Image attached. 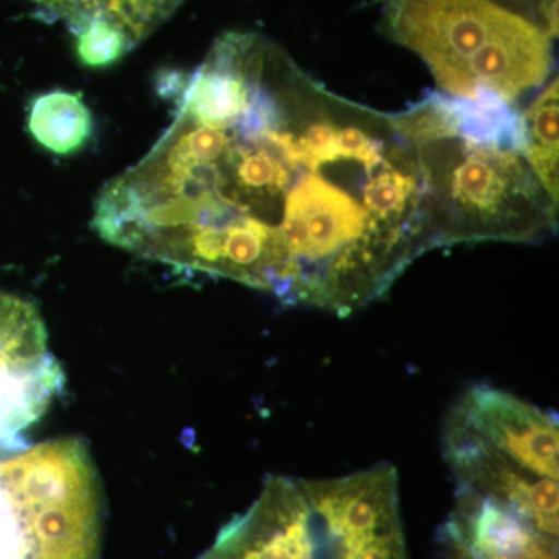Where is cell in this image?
I'll return each instance as SVG.
<instances>
[{"label": "cell", "mask_w": 559, "mask_h": 559, "mask_svg": "<svg viewBox=\"0 0 559 559\" xmlns=\"http://www.w3.org/2000/svg\"><path fill=\"white\" fill-rule=\"evenodd\" d=\"M76 38V51L81 62L90 68H105L123 58L132 50L119 33L109 28L94 27L80 33Z\"/></svg>", "instance_id": "cell-14"}, {"label": "cell", "mask_w": 559, "mask_h": 559, "mask_svg": "<svg viewBox=\"0 0 559 559\" xmlns=\"http://www.w3.org/2000/svg\"><path fill=\"white\" fill-rule=\"evenodd\" d=\"M320 559H409L395 466L378 463L333 479H300Z\"/></svg>", "instance_id": "cell-4"}, {"label": "cell", "mask_w": 559, "mask_h": 559, "mask_svg": "<svg viewBox=\"0 0 559 559\" xmlns=\"http://www.w3.org/2000/svg\"><path fill=\"white\" fill-rule=\"evenodd\" d=\"M441 444L459 488L498 500L558 538V481L535 476L500 455L452 411L444 419Z\"/></svg>", "instance_id": "cell-7"}, {"label": "cell", "mask_w": 559, "mask_h": 559, "mask_svg": "<svg viewBox=\"0 0 559 559\" xmlns=\"http://www.w3.org/2000/svg\"><path fill=\"white\" fill-rule=\"evenodd\" d=\"M92 127L91 110L79 94L55 91L32 103L28 130L51 153L66 156L83 148Z\"/></svg>", "instance_id": "cell-12"}, {"label": "cell", "mask_w": 559, "mask_h": 559, "mask_svg": "<svg viewBox=\"0 0 559 559\" xmlns=\"http://www.w3.org/2000/svg\"><path fill=\"white\" fill-rule=\"evenodd\" d=\"M39 17L64 22L73 35L94 27L119 33L138 47L178 11L186 0H27Z\"/></svg>", "instance_id": "cell-11"}, {"label": "cell", "mask_w": 559, "mask_h": 559, "mask_svg": "<svg viewBox=\"0 0 559 559\" xmlns=\"http://www.w3.org/2000/svg\"><path fill=\"white\" fill-rule=\"evenodd\" d=\"M425 103L430 139L454 135L485 148L524 154V117L492 92L480 91L476 98L430 94Z\"/></svg>", "instance_id": "cell-10"}, {"label": "cell", "mask_w": 559, "mask_h": 559, "mask_svg": "<svg viewBox=\"0 0 559 559\" xmlns=\"http://www.w3.org/2000/svg\"><path fill=\"white\" fill-rule=\"evenodd\" d=\"M452 412L522 469L559 480V425L550 412L491 385L466 390Z\"/></svg>", "instance_id": "cell-8"}, {"label": "cell", "mask_w": 559, "mask_h": 559, "mask_svg": "<svg viewBox=\"0 0 559 559\" xmlns=\"http://www.w3.org/2000/svg\"><path fill=\"white\" fill-rule=\"evenodd\" d=\"M390 38L429 66L441 90L457 95L481 50L530 21L558 35V0H381Z\"/></svg>", "instance_id": "cell-3"}, {"label": "cell", "mask_w": 559, "mask_h": 559, "mask_svg": "<svg viewBox=\"0 0 559 559\" xmlns=\"http://www.w3.org/2000/svg\"><path fill=\"white\" fill-rule=\"evenodd\" d=\"M412 145L425 180L433 248L462 241H530L555 223L554 202L546 200L522 154L485 148L454 135Z\"/></svg>", "instance_id": "cell-2"}, {"label": "cell", "mask_w": 559, "mask_h": 559, "mask_svg": "<svg viewBox=\"0 0 559 559\" xmlns=\"http://www.w3.org/2000/svg\"><path fill=\"white\" fill-rule=\"evenodd\" d=\"M437 540L439 559H558V538L468 488L457 487Z\"/></svg>", "instance_id": "cell-9"}, {"label": "cell", "mask_w": 559, "mask_h": 559, "mask_svg": "<svg viewBox=\"0 0 559 559\" xmlns=\"http://www.w3.org/2000/svg\"><path fill=\"white\" fill-rule=\"evenodd\" d=\"M319 90L277 44L229 32L187 81L170 127L94 204L103 240L283 301V219Z\"/></svg>", "instance_id": "cell-1"}, {"label": "cell", "mask_w": 559, "mask_h": 559, "mask_svg": "<svg viewBox=\"0 0 559 559\" xmlns=\"http://www.w3.org/2000/svg\"><path fill=\"white\" fill-rule=\"evenodd\" d=\"M38 308L0 290V455L27 450L24 433L64 389Z\"/></svg>", "instance_id": "cell-5"}, {"label": "cell", "mask_w": 559, "mask_h": 559, "mask_svg": "<svg viewBox=\"0 0 559 559\" xmlns=\"http://www.w3.org/2000/svg\"><path fill=\"white\" fill-rule=\"evenodd\" d=\"M527 146L524 156L530 170L538 180L540 189L549 200L558 205V127H559V87L558 79L536 98L524 116Z\"/></svg>", "instance_id": "cell-13"}, {"label": "cell", "mask_w": 559, "mask_h": 559, "mask_svg": "<svg viewBox=\"0 0 559 559\" xmlns=\"http://www.w3.org/2000/svg\"><path fill=\"white\" fill-rule=\"evenodd\" d=\"M198 559H320L314 516L301 480L267 477L259 498L227 522Z\"/></svg>", "instance_id": "cell-6"}]
</instances>
